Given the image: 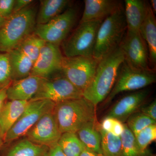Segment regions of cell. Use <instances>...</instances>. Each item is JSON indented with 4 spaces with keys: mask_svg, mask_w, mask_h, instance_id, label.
Instances as JSON below:
<instances>
[{
    "mask_svg": "<svg viewBox=\"0 0 156 156\" xmlns=\"http://www.w3.org/2000/svg\"><path fill=\"white\" fill-rule=\"evenodd\" d=\"M98 62L93 56H63L61 73L74 86L83 92L92 82Z\"/></svg>",
    "mask_w": 156,
    "mask_h": 156,
    "instance_id": "obj_7",
    "label": "cell"
},
{
    "mask_svg": "<svg viewBox=\"0 0 156 156\" xmlns=\"http://www.w3.org/2000/svg\"><path fill=\"white\" fill-rule=\"evenodd\" d=\"M85 7L80 23L92 20H103L121 6L114 0H85Z\"/></svg>",
    "mask_w": 156,
    "mask_h": 156,
    "instance_id": "obj_16",
    "label": "cell"
},
{
    "mask_svg": "<svg viewBox=\"0 0 156 156\" xmlns=\"http://www.w3.org/2000/svg\"><path fill=\"white\" fill-rule=\"evenodd\" d=\"M4 145H5V144H4V140H3V138L0 136V151L2 149Z\"/></svg>",
    "mask_w": 156,
    "mask_h": 156,
    "instance_id": "obj_40",
    "label": "cell"
},
{
    "mask_svg": "<svg viewBox=\"0 0 156 156\" xmlns=\"http://www.w3.org/2000/svg\"><path fill=\"white\" fill-rule=\"evenodd\" d=\"M149 5L141 0H126L125 13L127 30L138 32L147 14Z\"/></svg>",
    "mask_w": 156,
    "mask_h": 156,
    "instance_id": "obj_18",
    "label": "cell"
},
{
    "mask_svg": "<svg viewBox=\"0 0 156 156\" xmlns=\"http://www.w3.org/2000/svg\"><path fill=\"white\" fill-rule=\"evenodd\" d=\"M29 101L9 100L0 109V136L4 139L28 105Z\"/></svg>",
    "mask_w": 156,
    "mask_h": 156,
    "instance_id": "obj_17",
    "label": "cell"
},
{
    "mask_svg": "<svg viewBox=\"0 0 156 156\" xmlns=\"http://www.w3.org/2000/svg\"><path fill=\"white\" fill-rule=\"evenodd\" d=\"M76 17L75 9L68 8L48 23L37 24L34 33L46 42L60 46L75 24Z\"/></svg>",
    "mask_w": 156,
    "mask_h": 156,
    "instance_id": "obj_10",
    "label": "cell"
},
{
    "mask_svg": "<svg viewBox=\"0 0 156 156\" xmlns=\"http://www.w3.org/2000/svg\"><path fill=\"white\" fill-rule=\"evenodd\" d=\"M126 122V125L134 136L146 127L152 124H156V121L144 114L140 112H136L131 115Z\"/></svg>",
    "mask_w": 156,
    "mask_h": 156,
    "instance_id": "obj_28",
    "label": "cell"
},
{
    "mask_svg": "<svg viewBox=\"0 0 156 156\" xmlns=\"http://www.w3.org/2000/svg\"><path fill=\"white\" fill-rule=\"evenodd\" d=\"M122 149L121 156H151L152 154L150 151H143L136 143L134 134L124 123V129L120 135Z\"/></svg>",
    "mask_w": 156,
    "mask_h": 156,
    "instance_id": "obj_24",
    "label": "cell"
},
{
    "mask_svg": "<svg viewBox=\"0 0 156 156\" xmlns=\"http://www.w3.org/2000/svg\"><path fill=\"white\" fill-rule=\"evenodd\" d=\"M99 125L101 128L105 131L117 136H120L124 131V123L111 117H105Z\"/></svg>",
    "mask_w": 156,
    "mask_h": 156,
    "instance_id": "obj_31",
    "label": "cell"
},
{
    "mask_svg": "<svg viewBox=\"0 0 156 156\" xmlns=\"http://www.w3.org/2000/svg\"><path fill=\"white\" fill-rule=\"evenodd\" d=\"M33 2V1L32 0H15L13 13L21 11L23 9L31 5Z\"/></svg>",
    "mask_w": 156,
    "mask_h": 156,
    "instance_id": "obj_35",
    "label": "cell"
},
{
    "mask_svg": "<svg viewBox=\"0 0 156 156\" xmlns=\"http://www.w3.org/2000/svg\"><path fill=\"white\" fill-rule=\"evenodd\" d=\"M124 60L120 45L99 60L92 82L83 92V97L95 107L105 100L114 86Z\"/></svg>",
    "mask_w": 156,
    "mask_h": 156,
    "instance_id": "obj_1",
    "label": "cell"
},
{
    "mask_svg": "<svg viewBox=\"0 0 156 156\" xmlns=\"http://www.w3.org/2000/svg\"><path fill=\"white\" fill-rule=\"evenodd\" d=\"M48 148V147L31 142L25 137L9 147L4 156H44Z\"/></svg>",
    "mask_w": 156,
    "mask_h": 156,
    "instance_id": "obj_23",
    "label": "cell"
},
{
    "mask_svg": "<svg viewBox=\"0 0 156 156\" xmlns=\"http://www.w3.org/2000/svg\"><path fill=\"white\" fill-rule=\"evenodd\" d=\"M151 156H156V154H152Z\"/></svg>",
    "mask_w": 156,
    "mask_h": 156,
    "instance_id": "obj_41",
    "label": "cell"
},
{
    "mask_svg": "<svg viewBox=\"0 0 156 156\" xmlns=\"http://www.w3.org/2000/svg\"><path fill=\"white\" fill-rule=\"evenodd\" d=\"M101 135V149L103 156H121L122 142L120 136L105 131L97 123Z\"/></svg>",
    "mask_w": 156,
    "mask_h": 156,
    "instance_id": "obj_25",
    "label": "cell"
},
{
    "mask_svg": "<svg viewBox=\"0 0 156 156\" xmlns=\"http://www.w3.org/2000/svg\"><path fill=\"white\" fill-rule=\"evenodd\" d=\"M37 10L31 5L13 13L0 29V53L17 49L27 37L34 33L37 25Z\"/></svg>",
    "mask_w": 156,
    "mask_h": 156,
    "instance_id": "obj_2",
    "label": "cell"
},
{
    "mask_svg": "<svg viewBox=\"0 0 156 156\" xmlns=\"http://www.w3.org/2000/svg\"><path fill=\"white\" fill-rule=\"evenodd\" d=\"M151 8L152 9V11L154 12V14H155L156 12V0H151Z\"/></svg>",
    "mask_w": 156,
    "mask_h": 156,
    "instance_id": "obj_38",
    "label": "cell"
},
{
    "mask_svg": "<svg viewBox=\"0 0 156 156\" xmlns=\"http://www.w3.org/2000/svg\"><path fill=\"white\" fill-rule=\"evenodd\" d=\"M80 156H103L102 154L96 153L87 149L86 147L84 148L83 150L82 151V152Z\"/></svg>",
    "mask_w": 156,
    "mask_h": 156,
    "instance_id": "obj_37",
    "label": "cell"
},
{
    "mask_svg": "<svg viewBox=\"0 0 156 156\" xmlns=\"http://www.w3.org/2000/svg\"><path fill=\"white\" fill-rule=\"evenodd\" d=\"M127 30L122 6L102 20L98 30L93 57L98 61L120 46Z\"/></svg>",
    "mask_w": 156,
    "mask_h": 156,
    "instance_id": "obj_4",
    "label": "cell"
},
{
    "mask_svg": "<svg viewBox=\"0 0 156 156\" xmlns=\"http://www.w3.org/2000/svg\"><path fill=\"white\" fill-rule=\"evenodd\" d=\"M44 156H66L58 143L48 147Z\"/></svg>",
    "mask_w": 156,
    "mask_h": 156,
    "instance_id": "obj_34",
    "label": "cell"
},
{
    "mask_svg": "<svg viewBox=\"0 0 156 156\" xmlns=\"http://www.w3.org/2000/svg\"><path fill=\"white\" fill-rule=\"evenodd\" d=\"M53 112L62 134L77 132L95 120V107L83 97L55 104Z\"/></svg>",
    "mask_w": 156,
    "mask_h": 156,
    "instance_id": "obj_3",
    "label": "cell"
},
{
    "mask_svg": "<svg viewBox=\"0 0 156 156\" xmlns=\"http://www.w3.org/2000/svg\"><path fill=\"white\" fill-rule=\"evenodd\" d=\"M140 112L147 116L156 121V101L154 100L151 103L146 106L142 107Z\"/></svg>",
    "mask_w": 156,
    "mask_h": 156,
    "instance_id": "obj_33",
    "label": "cell"
},
{
    "mask_svg": "<svg viewBox=\"0 0 156 156\" xmlns=\"http://www.w3.org/2000/svg\"><path fill=\"white\" fill-rule=\"evenodd\" d=\"M136 143L143 151L147 150L148 146L156 139V124L146 127L135 135Z\"/></svg>",
    "mask_w": 156,
    "mask_h": 156,
    "instance_id": "obj_29",
    "label": "cell"
},
{
    "mask_svg": "<svg viewBox=\"0 0 156 156\" xmlns=\"http://www.w3.org/2000/svg\"><path fill=\"white\" fill-rule=\"evenodd\" d=\"M62 134L53 110L42 117L24 136L31 142L49 147L58 143Z\"/></svg>",
    "mask_w": 156,
    "mask_h": 156,
    "instance_id": "obj_13",
    "label": "cell"
},
{
    "mask_svg": "<svg viewBox=\"0 0 156 156\" xmlns=\"http://www.w3.org/2000/svg\"><path fill=\"white\" fill-rule=\"evenodd\" d=\"M102 21L95 20L80 23L71 35L62 43L65 57L93 56L98 30Z\"/></svg>",
    "mask_w": 156,
    "mask_h": 156,
    "instance_id": "obj_5",
    "label": "cell"
},
{
    "mask_svg": "<svg viewBox=\"0 0 156 156\" xmlns=\"http://www.w3.org/2000/svg\"><path fill=\"white\" fill-rule=\"evenodd\" d=\"M55 105V103L48 100L29 101L26 108L4 137L5 144L25 136L42 117L53 110Z\"/></svg>",
    "mask_w": 156,
    "mask_h": 156,
    "instance_id": "obj_8",
    "label": "cell"
},
{
    "mask_svg": "<svg viewBox=\"0 0 156 156\" xmlns=\"http://www.w3.org/2000/svg\"><path fill=\"white\" fill-rule=\"evenodd\" d=\"M120 45L124 53L125 61L129 66L136 69H150L147 47L139 31L126 30Z\"/></svg>",
    "mask_w": 156,
    "mask_h": 156,
    "instance_id": "obj_11",
    "label": "cell"
},
{
    "mask_svg": "<svg viewBox=\"0 0 156 156\" xmlns=\"http://www.w3.org/2000/svg\"><path fill=\"white\" fill-rule=\"evenodd\" d=\"M147 89H141L126 95L119 100L107 115L125 123L131 115L137 112L149 95Z\"/></svg>",
    "mask_w": 156,
    "mask_h": 156,
    "instance_id": "obj_14",
    "label": "cell"
},
{
    "mask_svg": "<svg viewBox=\"0 0 156 156\" xmlns=\"http://www.w3.org/2000/svg\"><path fill=\"white\" fill-rule=\"evenodd\" d=\"M96 120L87 123L76 132L85 147L96 153L102 154L101 135L98 129Z\"/></svg>",
    "mask_w": 156,
    "mask_h": 156,
    "instance_id": "obj_22",
    "label": "cell"
},
{
    "mask_svg": "<svg viewBox=\"0 0 156 156\" xmlns=\"http://www.w3.org/2000/svg\"><path fill=\"white\" fill-rule=\"evenodd\" d=\"M15 0H0V14L7 19L13 14Z\"/></svg>",
    "mask_w": 156,
    "mask_h": 156,
    "instance_id": "obj_32",
    "label": "cell"
},
{
    "mask_svg": "<svg viewBox=\"0 0 156 156\" xmlns=\"http://www.w3.org/2000/svg\"><path fill=\"white\" fill-rule=\"evenodd\" d=\"M69 0H41L37 12V24H44L60 15L69 8Z\"/></svg>",
    "mask_w": 156,
    "mask_h": 156,
    "instance_id": "obj_21",
    "label": "cell"
},
{
    "mask_svg": "<svg viewBox=\"0 0 156 156\" xmlns=\"http://www.w3.org/2000/svg\"><path fill=\"white\" fill-rule=\"evenodd\" d=\"M58 144L66 156H80L85 147L73 132L62 133Z\"/></svg>",
    "mask_w": 156,
    "mask_h": 156,
    "instance_id": "obj_26",
    "label": "cell"
},
{
    "mask_svg": "<svg viewBox=\"0 0 156 156\" xmlns=\"http://www.w3.org/2000/svg\"><path fill=\"white\" fill-rule=\"evenodd\" d=\"M7 89L5 88L0 90V109L7 100Z\"/></svg>",
    "mask_w": 156,
    "mask_h": 156,
    "instance_id": "obj_36",
    "label": "cell"
},
{
    "mask_svg": "<svg viewBox=\"0 0 156 156\" xmlns=\"http://www.w3.org/2000/svg\"><path fill=\"white\" fill-rule=\"evenodd\" d=\"M155 73L151 69H136L125 61L121 65L115 83L111 92L105 100L108 103L119 93L141 90L155 83Z\"/></svg>",
    "mask_w": 156,
    "mask_h": 156,
    "instance_id": "obj_6",
    "label": "cell"
},
{
    "mask_svg": "<svg viewBox=\"0 0 156 156\" xmlns=\"http://www.w3.org/2000/svg\"><path fill=\"white\" fill-rule=\"evenodd\" d=\"M43 79L30 76L13 81L7 89V100L30 101L38 90Z\"/></svg>",
    "mask_w": 156,
    "mask_h": 156,
    "instance_id": "obj_15",
    "label": "cell"
},
{
    "mask_svg": "<svg viewBox=\"0 0 156 156\" xmlns=\"http://www.w3.org/2000/svg\"><path fill=\"white\" fill-rule=\"evenodd\" d=\"M59 46L46 42L34 63L30 76L49 79L53 75L61 73L63 56Z\"/></svg>",
    "mask_w": 156,
    "mask_h": 156,
    "instance_id": "obj_12",
    "label": "cell"
},
{
    "mask_svg": "<svg viewBox=\"0 0 156 156\" xmlns=\"http://www.w3.org/2000/svg\"><path fill=\"white\" fill-rule=\"evenodd\" d=\"M12 82L8 53H0V90L8 88Z\"/></svg>",
    "mask_w": 156,
    "mask_h": 156,
    "instance_id": "obj_30",
    "label": "cell"
},
{
    "mask_svg": "<svg viewBox=\"0 0 156 156\" xmlns=\"http://www.w3.org/2000/svg\"><path fill=\"white\" fill-rule=\"evenodd\" d=\"M11 71L12 82L30 76L34 63L18 49L8 53Z\"/></svg>",
    "mask_w": 156,
    "mask_h": 156,
    "instance_id": "obj_20",
    "label": "cell"
},
{
    "mask_svg": "<svg viewBox=\"0 0 156 156\" xmlns=\"http://www.w3.org/2000/svg\"><path fill=\"white\" fill-rule=\"evenodd\" d=\"M83 97V92L63 75L44 79L36 94L30 101L48 100L55 104Z\"/></svg>",
    "mask_w": 156,
    "mask_h": 156,
    "instance_id": "obj_9",
    "label": "cell"
},
{
    "mask_svg": "<svg viewBox=\"0 0 156 156\" xmlns=\"http://www.w3.org/2000/svg\"><path fill=\"white\" fill-rule=\"evenodd\" d=\"M139 32L148 50L149 61L154 66L156 63V20L154 14L149 5L147 14L140 26Z\"/></svg>",
    "mask_w": 156,
    "mask_h": 156,
    "instance_id": "obj_19",
    "label": "cell"
},
{
    "mask_svg": "<svg viewBox=\"0 0 156 156\" xmlns=\"http://www.w3.org/2000/svg\"><path fill=\"white\" fill-rule=\"evenodd\" d=\"M45 43L44 40L33 33L25 39L17 49L34 63Z\"/></svg>",
    "mask_w": 156,
    "mask_h": 156,
    "instance_id": "obj_27",
    "label": "cell"
},
{
    "mask_svg": "<svg viewBox=\"0 0 156 156\" xmlns=\"http://www.w3.org/2000/svg\"><path fill=\"white\" fill-rule=\"evenodd\" d=\"M6 19L0 14V29L2 28V27L4 25Z\"/></svg>",
    "mask_w": 156,
    "mask_h": 156,
    "instance_id": "obj_39",
    "label": "cell"
}]
</instances>
